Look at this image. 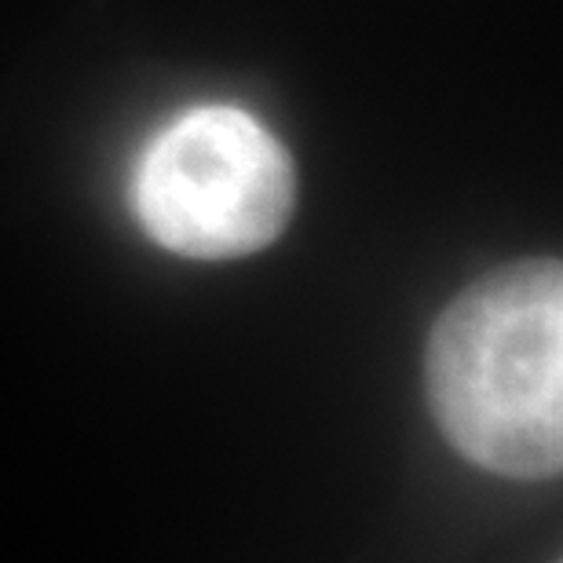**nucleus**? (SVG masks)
<instances>
[{
  "label": "nucleus",
  "instance_id": "f03ea898",
  "mask_svg": "<svg viewBox=\"0 0 563 563\" xmlns=\"http://www.w3.org/2000/svg\"><path fill=\"white\" fill-rule=\"evenodd\" d=\"M292 195L286 143L231 103H201L165 121L129 176L140 231L187 261H239L267 250L292 217Z\"/></svg>",
  "mask_w": 563,
  "mask_h": 563
},
{
  "label": "nucleus",
  "instance_id": "f257e3e1",
  "mask_svg": "<svg viewBox=\"0 0 563 563\" xmlns=\"http://www.w3.org/2000/svg\"><path fill=\"white\" fill-rule=\"evenodd\" d=\"M428 402L450 446L509 479L563 465V272L516 261L439 314L424 355Z\"/></svg>",
  "mask_w": 563,
  "mask_h": 563
}]
</instances>
